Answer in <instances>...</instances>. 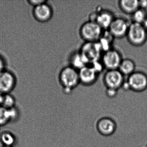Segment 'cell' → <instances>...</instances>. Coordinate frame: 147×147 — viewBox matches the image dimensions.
<instances>
[{
  "instance_id": "1",
  "label": "cell",
  "mask_w": 147,
  "mask_h": 147,
  "mask_svg": "<svg viewBox=\"0 0 147 147\" xmlns=\"http://www.w3.org/2000/svg\"><path fill=\"white\" fill-rule=\"evenodd\" d=\"M58 81L64 93H71L80 84L79 70L69 65L64 67L58 75Z\"/></svg>"
},
{
  "instance_id": "2",
  "label": "cell",
  "mask_w": 147,
  "mask_h": 147,
  "mask_svg": "<svg viewBox=\"0 0 147 147\" xmlns=\"http://www.w3.org/2000/svg\"><path fill=\"white\" fill-rule=\"evenodd\" d=\"M104 30L96 22H85L79 30L80 36L85 42H96L102 36Z\"/></svg>"
},
{
  "instance_id": "3",
  "label": "cell",
  "mask_w": 147,
  "mask_h": 147,
  "mask_svg": "<svg viewBox=\"0 0 147 147\" xmlns=\"http://www.w3.org/2000/svg\"><path fill=\"white\" fill-rule=\"evenodd\" d=\"M129 42L133 46L139 47L147 41V30L142 25L137 23L130 24L126 36Z\"/></svg>"
},
{
  "instance_id": "4",
  "label": "cell",
  "mask_w": 147,
  "mask_h": 147,
  "mask_svg": "<svg viewBox=\"0 0 147 147\" xmlns=\"http://www.w3.org/2000/svg\"><path fill=\"white\" fill-rule=\"evenodd\" d=\"M123 59L121 53L111 48L103 53L100 61L107 70H114L118 69Z\"/></svg>"
},
{
  "instance_id": "5",
  "label": "cell",
  "mask_w": 147,
  "mask_h": 147,
  "mask_svg": "<svg viewBox=\"0 0 147 147\" xmlns=\"http://www.w3.org/2000/svg\"><path fill=\"white\" fill-rule=\"evenodd\" d=\"M79 51L89 64L100 60L103 53V51L98 42H85Z\"/></svg>"
},
{
  "instance_id": "6",
  "label": "cell",
  "mask_w": 147,
  "mask_h": 147,
  "mask_svg": "<svg viewBox=\"0 0 147 147\" xmlns=\"http://www.w3.org/2000/svg\"><path fill=\"white\" fill-rule=\"evenodd\" d=\"M17 77L11 70L6 69L0 72V93H11L17 84Z\"/></svg>"
},
{
  "instance_id": "7",
  "label": "cell",
  "mask_w": 147,
  "mask_h": 147,
  "mask_svg": "<svg viewBox=\"0 0 147 147\" xmlns=\"http://www.w3.org/2000/svg\"><path fill=\"white\" fill-rule=\"evenodd\" d=\"M130 90L141 92L147 89V74L144 72L136 71L128 76L126 80Z\"/></svg>"
},
{
  "instance_id": "8",
  "label": "cell",
  "mask_w": 147,
  "mask_h": 147,
  "mask_svg": "<svg viewBox=\"0 0 147 147\" xmlns=\"http://www.w3.org/2000/svg\"><path fill=\"white\" fill-rule=\"evenodd\" d=\"M125 80V76L118 69L107 70L104 74L103 82L107 88L118 90Z\"/></svg>"
},
{
  "instance_id": "9",
  "label": "cell",
  "mask_w": 147,
  "mask_h": 147,
  "mask_svg": "<svg viewBox=\"0 0 147 147\" xmlns=\"http://www.w3.org/2000/svg\"><path fill=\"white\" fill-rule=\"evenodd\" d=\"M32 15L36 21L39 23L49 22L54 15V9L48 1L32 8Z\"/></svg>"
},
{
  "instance_id": "10",
  "label": "cell",
  "mask_w": 147,
  "mask_h": 147,
  "mask_svg": "<svg viewBox=\"0 0 147 147\" xmlns=\"http://www.w3.org/2000/svg\"><path fill=\"white\" fill-rule=\"evenodd\" d=\"M130 23L123 18H115L107 30L114 38L126 37Z\"/></svg>"
},
{
  "instance_id": "11",
  "label": "cell",
  "mask_w": 147,
  "mask_h": 147,
  "mask_svg": "<svg viewBox=\"0 0 147 147\" xmlns=\"http://www.w3.org/2000/svg\"><path fill=\"white\" fill-rule=\"evenodd\" d=\"M80 84L84 86H91L97 81L99 74L90 64H88L79 70Z\"/></svg>"
},
{
  "instance_id": "12",
  "label": "cell",
  "mask_w": 147,
  "mask_h": 147,
  "mask_svg": "<svg viewBox=\"0 0 147 147\" xmlns=\"http://www.w3.org/2000/svg\"><path fill=\"white\" fill-rule=\"evenodd\" d=\"M117 127L115 121L109 117L101 118L97 121L96 124L98 132L105 136H109L114 134Z\"/></svg>"
},
{
  "instance_id": "13",
  "label": "cell",
  "mask_w": 147,
  "mask_h": 147,
  "mask_svg": "<svg viewBox=\"0 0 147 147\" xmlns=\"http://www.w3.org/2000/svg\"><path fill=\"white\" fill-rule=\"evenodd\" d=\"M95 22L98 24L104 30H107L114 19L115 16L110 11L100 9L95 12Z\"/></svg>"
},
{
  "instance_id": "14",
  "label": "cell",
  "mask_w": 147,
  "mask_h": 147,
  "mask_svg": "<svg viewBox=\"0 0 147 147\" xmlns=\"http://www.w3.org/2000/svg\"><path fill=\"white\" fill-rule=\"evenodd\" d=\"M69 66L78 70L89 64L80 51H75L71 54L69 57Z\"/></svg>"
},
{
  "instance_id": "15",
  "label": "cell",
  "mask_w": 147,
  "mask_h": 147,
  "mask_svg": "<svg viewBox=\"0 0 147 147\" xmlns=\"http://www.w3.org/2000/svg\"><path fill=\"white\" fill-rule=\"evenodd\" d=\"M118 5L124 13L131 15L139 8V1L120 0L119 1Z\"/></svg>"
},
{
  "instance_id": "16",
  "label": "cell",
  "mask_w": 147,
  "mask_h": 147,
  "mask_svg": "<svg viewBox=\"0 0 147 147\" xmlns=\"http://www.w3.org/2000/svg\"><path fill=\"white\" fill-rule=\"evenodd\" d=\"M136 63L133 60L125 58L123 59L118 69L125 76H128L136 71Z\"/></svg>"
},
{
  "instance_id": "17",
  "label": "cell",
  "mask_w": 147,
  "mask_h": 147,
  "mask_svg": "<svg viewBox=\"0 0 147 147\" xmlns=\"http://www.w3.org/2000/svg\"><path fill=\"white\" fill-rule=\"evenodd\" d=\"M0 142L2 145L13 147L17 143V138L12 132L8 131H4L0 133Z\"/></svg>"
},
{
  "instance_id": "18",
  "label": "cell",
  "mask_w": 147,
  "mask_h": 147,
  "mask_svg": "<svg viewBox=\"0 0 147 147\" xmlns=\"http://www.w3.org/2000/svg\"><path fill=\"white\" fill-rule=\"evenodd\" d=\"M131 20L132 23L141 24L147 18V10L139 8L131 14Z\"/></svg>"
},
{
  "instance_id": "19",
  "label": "cell",
  "mask_w": 147,
  "mask_h": 147,
  "mask_svg": "<svg viewBox=\"0 0 147 147\" xmlns=\"http://www.w3.org/2000/svg\"><path fill=\"white\" fill-rule=\"evenodd\" d=\"M16 100L11 93L3 94L1 106L7 109H10L16 106Z\"/></svg>"
},
{
  "instance_id": "20",
  "label": "cell",
  "mask_w": 147,
  "mask_h": 147,
  "mask_svg": "<svg viewBox=\"0 0 147 147\" xmlns=\"http://www.w3.org/2000/svg\"><path fill=\"white\" fill-rule=\"evenodd\" d=\"M7 110L10 123L16 122L19 119L20 115V111L17 107Z\"/></svg>"
},
{
  "instance_id": "21",
  "label": "cell",
  "mask_w": 147,
  "mask_h": 147,
  "mask_svg": "<svg viewBox=\"0 0 147 147\" xmlns=\"http://www.w3.org/2000/svg\"><path fill=\"white\" fill-rule=\"evenodd\" d=\"M10 123L7 110L0 107V127L4 126Z\"/></svg>"
},
{
  "instance_id": "22",
  "label": "cell",
  "mask_w": 147,
  "mask_h": 147,
  "mask_svg": "<svg viewBox=\"0 0 147 147\" xmlns=\"http://www.w3.org/2000/svg\"><path fill=\"white\" fill-rule=\"evenodd\" d=\"M7 69V61L4 56L0 54V72Z\"/></svg>"
},
{
  "instance_id": "23",
  "label": "cell",
  "mask_w": 147,
  "mask_h": 147,
  "mask_svg": "<svg viewBox=\"0 0 147 147\" xmlns=\"http://www.w3.org/2000/svg\"><path fill=\"white\" fill-rule=\"evenodd\" d=\"M46 1V0H29L27 1V3L33 8L42 4Z\"/></svg>"
},
{
  "instance_id": "24",
  "label": "cell",
  "mask_w": 147,
  "mask_h": 147,
  "mask_svg": "<svg viewBox=\"0 0 147 147\" xmlns=\"http://www.w3.org/2000/svg\"><path fill=\"white\" fill-rule=\"evenodd\" d=\"M118 93V90L115 89H111V88H107L106 91V94L107 97L109 98H114L117 96Z\"/></svg>"
},
{
  "instance_id": "25",
  "label": "cell",
  "mask_w": 147,
  "mask_h": 147,
  "mask_svg": "<svg viewBox=\"0 0 147 147\" xmlns=\"http://www.w3.org/2000/svg\"><path fill=\"white\" fill-rule=\"evenodd\" d=\"M139 8L146 10L147 8V0H142L139 1Z\"/></svg>"
},
{
  "instance_id": "26",
  "label": "cell",
  "mask_w": 147,
  "mask_h": 147,
  "mask_svg": "<svg viewBox=\"0 0 147 147\" xmlns=\"http://www.w3.org/2000/svg\"><path fill=\"white\" fill-rule=\"evenodd\" d=\"M143 26H144V28L146 29L147 30V18L145 20V21L142 23V24Z\"/></svg>"
},
{
  "instance_id": "27",
  "label": "cell",
  "mask_w": 147,
  "mask_h": 147,
  "mask_svg": "<svg viewBox=\"0 0 147 147\" xmlns=\"http://www.w3.org/2000/svg\"><path fill=\"white\" fill-rule=\"evenodd\" d=\"M2 97H3V94L0 93V107L1 106V104H2Z\"/></svg>"
},
{
  "instance_id": "28",
  "label": "cell",
  "mask_w": 147,
  "mask_h": 147,
  "mask_svg": "<svg viewBox=\"0 0 147 147\" xmlns=\"http://www.w3.org/2000/svg\"><path fill=\"white\" fill-rule=\"evenodd\" d=\"M2 147H13L11 146H6V145H2Z\"/></svg>"
}]
</instances>
